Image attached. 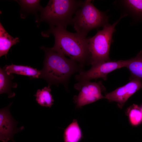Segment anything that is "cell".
Instances as JSON below:
<instances>
[{
  "instance_id": "6da1fadb",
  "label": "cell",
  "mask_w": 142,
  "mask_h": 142,
  "mask_svg": "<svg viewBox=\"0 0 142 142\" xmlns=\"http://www.w3.org/2000/svg\"><path fill=\"white\" fill-rule=\"evenodd\" d=\"M41 48L45 52V57L43 68L40 70L39 78L45 80L48 86L62 84L67 89L71 76L84 70L83 67L75 61L67 58L52 48L42 46Z\"/></svg>"
},
{
  "instance_id": "7a4b0ae2",
  "label": "cell",
  "mask_w": 142,
  "mask_h": 142,
  "mask_svg": "<svg viewBox=\"0 0 142 142\" xmlns=\"http://www.w3.org/2000/svg\"><path fill=\"white\" fill-rule=\"evenodd\" d=\"M44 37L50 34L54 37L55 43L52 48L69 57L82 67L90 64L91 55L89 47V38L77 33L68 32L66 28L60 27H50L42 33Z\"/></svg>"
},
{
  "instance_id": "3957f363",
  "label": "cell",
  "mask_w": 142,
  "mask_h": 142,
  "mask_svg": "<svg viewBox=\"0 0 142 142\" xmlns=\"http://www.w3.org/2000/svg\"><path fill=\"white\" fill-rule=\"evenodd\" d=\"M83 1L75 0H51L42 8L36 22H47L50 27H60L66 28L71 24L73 16Z\"/></svg>"
},
{
  "instance_id": "277c9868",
  "label": "cell",
  "mask_w": 142,
  "mask_h": 142,
  "mask_svg": "<svg viewBox=\"0 0 142 142\" xmlns=\"http://www.w3.org/2000/svg\"><path fill=\"white\" fill-rule=\"evenodd\" d=\"M75 14L71 24L77 33L85 37L91 30L108 24L109 17L106 12L98 9L92 0L83 1Z\"/></svg>"
},
{
  "instance_id": "5b68a950",
  "label": "cell",
  "mask_w": 142,
  "mask_h": 142,
  "mask_svg": "<svg viewBox=\"0 0 142 142\" xmlns=\"http://www.w3.org/2000/svg\"><path fill=\"white\" fill-rule=\"evenodd\" d=\"M125 16L121 15L113 24L105 25L101 30L98 31L93 37L89 38V47L91 56L90 64L92 66L110 60L109 53L115 28Z\"/></svg>"
},
{
  "instance_id": "8992f818",
  "label": "cell",
  "mask_w": 142,
  "mask_h": 142,
  "mask_svg": "<svg viewBox=\"0 0 142 142\" xmlns=\"http://www.w3.org/2000/svg\"><path fill=\"white\" fill-rule=\"evenodd\" d=\"M74 87L79 92L78 94L73 98L77 108L105 98L102 93L105 90V87L101 81L97 82L90 81L78 82Z\"/></svg>"
},
{
  "instance_id": "52a82bcc",
  "label": "cell",
  "mask_w": 142,
  "mask_h": 142,
  "mask_svg": "<svg viewBox=\"0 0 142 142\" xmlns=\"http://www.w3.org/2000/svg\"><path fill=\"white\" fill-rule=\"evenodd\" d=\"M126 61L121 60L102 62L94 65L87 71L82 70L76 75L75 77L78 82L90 81L91 80L102 78L107 79L108 74L117 69L125 67Z\"/></svg>"
},
{
  "instance_id": "ba28073f",
  "label": "cell",
  "mask_w": 142,
  "mask_h": 142,
  "mask_svg": "<svg viewBox=\"0 0 142 142\" xmlns=\"http://www.w3.org/2000/svg\"><path fill=\"white\" fill-rule=\"evenodd\" d=\"M12 103L0 110V140L3 142H7L9 140L13 142L14 135L22 130L23 126L17 128L18 122L15 120L11 115L10 108Z\"/></svg>"
},
{
  "instance_id": "9c48e42d",
  "label": "cell",
  "mask_w": 142,
  "mask_h": 142,
  "mask_svg": "<svg viewBox=\"0 0 142 142\" xmlns=\"http://www.w3.org/2000/svg\"><path fill=\"white\" fill-rule=\"evenodd\" d=\"M141 88L142 81L136 79H131L125 85L106 94L105 98L110 102H117L121 107L130 97Z\"/></svg>"
},
{
  "instance_id": "30bf717a",
  "label": "cell",
  "mask_w": 142,
  "mask_h": 142,
  "mask_svg": "<svg viewBox=\"0 0 142 142\" xmlns=\"http://www.w3.org/2000/svg\"><path fill=\"white\" fill-rule=\"evenodd\" d=\"M114 3L122 11L121 15L129 16L134 21H142V0H118Z\"/></svg>"
},
{
  "instance_id": "8fae6325",
  "label": "cell",
  "mask_w": 142,
  "mask_h": 142,
  "mask_svg": "<svg viewBox=\"0 0 142 142\" xmlns=\"http://www.w3.org/2000/svg\"><path fill=\"white\" fill-rule=\"evenodd\" d=\"M126 61L125 67L130 73V79H136L142 81V51L140 50L135 57Z\"/></svg>"
},
{
  "instance_id": "7c38bea8",
  "label": "cell",
  "mask_w": 142,
  "mask_h": 142,
  "mask_svg": "<svg viewBox=\"0 0 142 142\" xmlns=\"http://www.w3.org/2000/svg\"><path fill=\"white\" fill-rule=\"evenodd\" d=\"M14 77L12 74L8 75L7 74L4 68L0 69V93L7 94L8 98L13 97L15 94L11 90L12 88H16L17 86L16 83H13L12 80Z\"/></svg>"
},
{
  "instance_id": "4fadbf2b",
  "label": "cell",
  "mask_w": 142,
  "mask_h": 142,
  "mask_svg": "<svg viewBox=\"0 0 142 142\" xmlns=\"http://www.w3.org/2000/svg\"><path fill=\"white\" fill-rule=\"evenodd\" d=\"M19 41L18 38L10 35L0 23V57H6L10 48Z\"/></svg>"
},
{
  "instance_id": "5bb4252c",
  "label": "cell",
  "mask_w": 142,
  "mask_h": 142,
  "mask_svg": "<svg viewBox=\"0 0 142 142\" xmlns=\"http://www.w3.org/2000/svg\"><path fill=\"white\" fill-rule=\"evenodd\" d=\"M4 68L6 73L8 75L15 73L39 78L40 74V71L27 66L12 64L6 65Z\"/></svg>"
},
{
  "instance_id": "9a60e30c",
  "label": "cell",
  "mask_w": 142,
  "mask_h": 142,
  "mask_svg": "<svg viewBox=\"0 0 142 142\" xmlns=\"http://www.w3.org/2000/svg\"><path fill=\"white\" fill-rule=\"evenodd\" d=\"M82 136V133L77 120L74 119L72 122L64 131V142H79Z\"/></svg>"
},
{
  "instance_id": "2e32d148",
  "label": "cell",
  "mask_w": 142,
  "mask_h": 142,
  "mask_svg": "<svg viewBox=\"0 0 142 142\" xmlns=\"http://www.w3.org/2000/svg\"><path fill=\"white\" fill-rule=\"evenodd\" d=\"M21 7V16L25 18L29 14H36L37 12L40 11L42 7L40 5V0H19L16 1Z\"/></svg>"
},
{
  "instance_id": "e0dca14e",
  "label": "cell",
  "mask_w": 142,
  "mask_h": 142,
  "mask_svg": "<svg viewBox=\"0 0 142 142\" xmlns=\"http://www.w3.org/2000/svg\"><path fill=\"white\" fill-rule=\"evenodd\" d=\"M50 87H45L42 90L39 89L35 95L36 100L40 105L46 107H50L53 105L54 101L50 93Z\"/></svg>"
},
{
  "instance_id": "ac0fdd59",
  "label": "cell",
  "mask_w": 142,
  "mask_h": 142,
  "mask_svg": "<svg viewBox=\"0 0 142 142\" xmlns=\"http://www.w3.org/2000/svg\"><path fill=\"white\" fill-rule=\"evenodd\" d=\"M130 109L129 113L130 121L133 125H138L142 121V112L141 108L134 105Z\"/></svg>"
},
{
  "instance_id": "d6986e66",
  "label": "cell",
  "mask_w": 142,
  "mask_h": 142,
  "mask_svg": "<svg viewBox=\"0 0 142 142\" xmlns=\"http://www.w3.org/2000/svg\"><path fill=\"white\" fill-rule=\"evenodd\" d=\"M141 110L142 112V107L141 108Z\"/></svg>"
}]
</instances>
